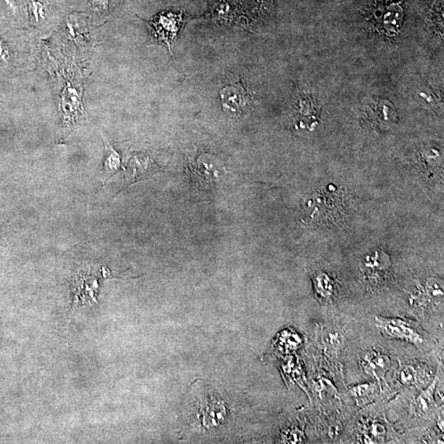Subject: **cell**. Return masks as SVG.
<instances>
[{
	"label": "cell",
	"mask_w": 444,
	"mask_h": 444,
	"mask_svg": "<svg viewBox=\"0 0 444 444\" xmlns=\"http://www.w3.org/2000/svg\"><path fill=\"white\" fill-rule=\"evenodd\" d=\"M437 385L438 378H436L431 385H429L427 389H424L415 397L413 403H411V410L414 415L422 417V415L428 414L434 404V395Z\"/></svg>",
	"instance_id": "30bf717a"
},
{
	"label": "cell",
	"mask_w": 444,
	"mask_h": 444,
	"mask_svg": "<svg viewBox=\"0 0 444 444\" xmlns=\"http://www.w3.org/2000/svg\"><path fill=\"white\" fill-rule=\"evenodd\" d=\"M397 382L400 385L410 387H424L431 380V373L422 366L413 363L401 364L396 372Z\"/></svg>",
	"instance_id": "8992f818"
},
{
	"label": "cell",
	"mask_w": 444,
	"mask_h": 444,
	"mask_svg": "<svg viewBox=\"0 0 444 444\" xmlns=\"http://www.w3.org/2000/svg\"><path fill=\"white\" fill-rule=\"evenodd\" d=\"M189 169L192 180L204 189H211L220 183L225 172L222 163L208 154H203L190 162Z\"/></svg>",
	"instance_id": "3957f363"
},
{
	"label": "cell",
	"mask_w": 444,
	"mask_h": 444,
	"mask_svg": "<svg viewBox=\"0 0 444 444\" xmlns=\"http://www.w3.org/2000/svg\"><path fill=\"white\" fill-rule=\"evenodd\" d=\"M348 208L344 191L330 185L308 195L303 205L302 219L314 226H338L347 217Z\"/></svg>",
	"instance_id": "6da1fadb"
},
{
	"label": "cell",
	"mask_w": 444,
	"mask_h": 444,
	"mask_svg": "<svg viewBox=\"0 0 444 444\" xmlns=\"http://www.w3.org/2000/svg\"><path fill=\"white\" fill-rule=\"evenodd\" d=\"M378 329L387 338L404 341L422 348L425 344L422 331L414 322L399 319V317H377Z\"/></svg>",
	"instance_id": "7a4b0ae2"
},
{
	"label": "cell",
	"mask_w": 444,
	"mask_h": 444,
	"mask_svg": "<svg viewBox=\"0 0 444 444\" xmlns=\"http://www.w3.org/2000/svg\"><path fill=\"white\" fill-rule=\"evenodd\" d=\"M181 20L172 14L158 17L152 22L154 34L172 49L178 31L180 29Z\"/></svg>",
	"instance_id": "ba28073f"
},
{
	"label": "cell",
	"mask_w": 444,
	"mask_h": 444,
	"mask_svg": "<svg viewBox=\"0 0 444 444\" xmlns=\"http://www.w3.org/2000/svg\"><path fill=\"white\" fill-rule=\"evenodd\" d=\"M213 401L211 403L206 404L203 411L201 410L200 419L205 427H217L222 420L225 419L227 409L221 401Z\"/></svg>",
	"instance_id": "8fae6325"
},
{
	"label": "cell",
	"mask_w": 444,
	"mask_h": 444,
	"mask_svg": "<svg viewBox=\"0 0 444 444\" xmlns=\"http://www.w3.org/2000/svg\"><path fill=\"white\" fill-rule=\"evenodd\" d=\"M387 429L380 422H368L364 425L359 441L364 443H378L385 441Z\"/></svg>",
	"instance_id": "4fadbf2b"
},
{
	"label": "cell",
	"mask_w": 444,
	"mask_h": 444,
	"mask_svg": "<svg viewBox=\"0 0 444 444\" xmlns=\"http://www.w3.org/2000/svg\"><path fill=\"white\" fill-rule=\"evenodd\" d=\"M315 293L322 302H329L335 296L336 284L329 274L320 273L314 279Z\"/></svg>",
	"instance_id": "7c38bea8"
},
{
	"label": "cell",
	"mask_w": 444,
	"mask_h": 444,
	"mask_svg": "<svg viewBox=\"0 0 444 444\" xmlns=\"http://www.w3.org/2000/svg\"><path fill=\"white\" fill-rule=\"evenodd\" d=\"M377 386L375 383H364L354 386L350 394L359 406L366 405L375 397Z\"/></svg>",
	"instance_id": "5bb4252c"
},
{
	"label": "cell",
	"mask_w": 444,
	"mask_h": 444,
	"mask_svg": "<svg viewBox=\"0 0 444 444\" xmlns=\"http://www.w3.org/2000/svg\"><path fill=\"white\" fill-rule=\"evenodd\" d=\"M106 144V156L104 163V171L107 176H112L119 170L120 166V160L118 154L112 148L110 145Z\"/></svg>",
	"instance_id": "9a60e30c"
},
{
	"label": "cell",
	"mask_w": 444,
	"mask_h": 444,
	"mask_svg": "<svg viewBox=\"0 0 444 444\" xmlns=\"http://www.w3.org/2000/svg\"><path fill=\"white\" fill-rule=\"evenodd\" d=\"M390 268L389 257L376 253L373 256H368L362 264V273L368 280L376 282L387 274Z\"/></svg>",
	"instance_id": "9c48e42d"
},
{
	"label": "cell",
	"mask_w": 444,
	"mask_h": 444,
	"mask_svg": "<svg viewBox=\"0 0 444 444\" xmlns=\"http://www.w3.org/2000/svg\"><path fill=\"white\" fill-rule=\"evenodd\" d=\"M325 348L329 349L331 353H336L343 345V336L338 333H329L326 335Z\"/></svg>",
	"instance_id": "2e32d148"
},
{
	"label": "cell",
	"mask_w": 444,
	"mask_h": 444,
	"mask_svg": "<svg viewBox=\"0 0 444 444\" xmlns=\"http://www.w3.org/2000/svg\"><path fill=\"white\" fill-rule=\"evenodd\" d=\"M363 371L380 383L385 382L386 375L392 366L391 358L380 350L369 349L359 358Z\"/></svg>",
	"instance_id": "5b68a950"
},
{
	"label": "cell",
	"mask_w": 444,
	"mask_h": 444,
	"mask_svg": "<svg viewBox=\"0 0 444 444\" xmlns=\"http://www.w3.org/2000/svg\"><path fill=\"white\" fill-rule=\"evenodd\" d=\"M414 305H441L443 301V287L441 280L429 278L424 287H420L413 296Z\"/></svg>",
	"instance_id": "52a82bcc"
},
{
	"label": "cell",
	"mask_w": 444,
	"mask_h": 444,
	"mask_svg": "<svg viewBox=\"0 0 444 444\" xmlns=\"http://www.w3.org/2000/svg\"><path fill=\"white\" fill-rule=\"evenodd\" d=\"M221 98L222 108L230 116L240 117L249 110L250 96L241 82L224 87Z\"/></svg>",
	"instance_id": "277c9868"
},
{
	"label": "cell",
	"mask_w": 444,
	"mask_h": 444,
	"mask_svg": "<svg viewBox=\"0 0 444 444\" xmlns=\"http://www.w3.org/2000/svg\"><path fill=\"white\" fill-rule=\"evenodd\" d=\"M285 441L286 443H303L305 441V434L298 429H294L293 431H288L287 434H285Z\"/></svg>",
	"instance_id": "e0dca14e"
}]
</instances>
